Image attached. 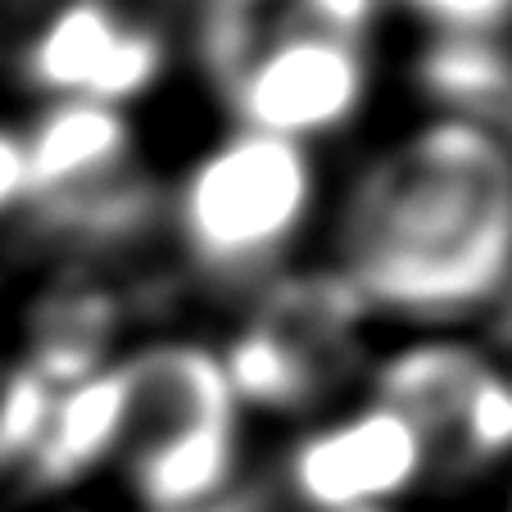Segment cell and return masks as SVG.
<instances>
[{
  "label": "cell",
  "mask_w": 512,
  "mask_h": 512,
  "mask_svg": "<svg viewBox=\"0 0 512 512\" xmlns=\"http://www.w3.org/2000/svg\"><path fill=\"white\" fill-rule=\"evenodd\" d=\"M28 204V159H23L19 118H0V232L23 218Z\"/></svg>",
  "instance_id": "obj_9"
},
{
  "label": "cell",
  "mask_w": 512,
  "mask_h": 512,
  "mask_svg": "<svg viewBox=\"0 0 512 512\" xmlns=\"http://www.w3.org/2000/svg\"><path fill=\"white\" fill-rule=\"evenodd\" d=\"M331 209L327 155L223 123L159 191L182 268L218 295H263L304 268Z\"/></svg>",
  "instance_id": "obj_3"
},
{
  "label": "cell",
  "mask_w": 512,
  "mask_h": 512,
  "mask_svg": "<svg viewBox=\"0 0 512 512\" xmlns=\"http://www.w3.org/2000/svg\"><path fill=\"white\" fill-rule=\"evenodd\" d=\"M386 0H200L191 50L223 123L322 150L381 96Z\"/></svg>",
  "instance_id": "obj_2"
},
{
  "label": "cell",
  "mask_w": 512,
  "mask_h": 512,
  "mask_svg": "<svg viewBox=\"0 0 512 512\" xmlns=\"http://www.w3.org/2000/svg\"><path fill=\"white\" fill-rule=\"evenodd\" d=\"M435 481L426 431L368 390L295 422L272 458L268 494L281 512H404Z\"/></svg>",
  "instance_id": "obj_5"
},
{
  "label": "cell",
  "mask_w": 512,
  "mask_h": 512,
  "mask_svg": "<svg viewBox=\"0 0 512 512\" xmlns=\"http://www.w3.org/2000/svg\"><path fill=\"white\" fill-rule=\"evenodd\" d=\"M322 236L372 327L454 336L512 290V141L463 109L417 118L331 191Z\"/></svg>",
  "instance_id": "obj_1"
},
{
  "label": "cell",
  "mask_w": 512,
  "mask_h": 512,
  "mask_svg": "<svg viewBox=\"0 0 512 512\" xmlns=\"http://www.w3.org/2000/svg\"><path fill=\"white\" fill-rule=\"evenodd\" d=\"M109 368L114 440L100 481L127 512H200L241 490L250 408L218 340L155 336Z\"/></svg>",
  "instance_id": "obj_4"
},
{
  "label": "cell",
  "mask_w": 512,
  "mask_h": 512,
  "mask_svg": "<svg viewBox=\"0 0 512 512\" xmlns=\"http://www.w3.org/2000/svg\"><path fill=\"white\" fill-rule=\"evenodd\" d=\"M386 14L454 46H494L512 28V0H386Z\"/></svg>",
  "instance_id": "obj_8"
},
{
  "label": "cell",
  "mask_w": 512,
  "mask_h": 512,
  "mask_svg": "<svg viewBox=\"0 0 512 512\" xmlns=\"http://www.w3.org/2000/svg\"><path fill=\"white\" fill-rule=\"evenodd\" d=\"M0 5H10V10H14V5H28V10H32L28 19H37V14L46 10V5H55V0H0Z\"/></svg>",
  "instance_id": "obj_10"
},
{
  "label": "cell",
  "mask_w": 512,
  "mask_h": 512,
  "mask_svg": "<svg viewBox=\"0 0 512 512\" xmlns=\"http://www.w3.org/2000/svg\"><path fill=\"white\" fill-rule=\"evenodd\" d=\"M23 132L28 204L23 218L55 236H100L127 227L150 200L132 109L37 105Z\"/></svg>",
  "instance_id": "obj_7"
},
{
  "label": "cell",
  "mask_w": 512,
  "mask_h": 512,
  "mask_svg": "<svg viewBox=\"0 0 512 512\" xmlns=\"http://www.w3.org/2000/svg\"><path fill=\"white\" fill-rule=\"evenodd\" d=\"M10 64L37 105L132 109L159 91L173 41L164 19L132 0H55L19 28Z\"/></svg>",
  "instance_id": "obj_6"
}]
</instances>
